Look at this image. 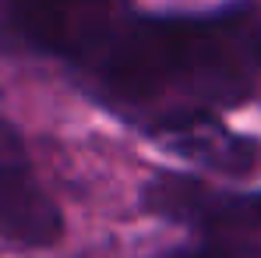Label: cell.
I'll return each mask as SVG.
<instances>
[{
  "label": "cell",
  "instance_id": "obj_1",
  "mask_svg": "<svg viewBox=\"0 0 261 258\" xmlns=\"http://www.w3.org/2000/svg\"><path fill=\"white\" fill-rule=\"evenodd\" d=\"M64 75L141 138L187 113H229L261 88V4L127 7Z\"/></svg>",
  "mask_w": 261,
  "mask_h": 258
},
{
  "label": "cell",
  "instance_id": "obj_2",
  "mask_svg": "<svg viewBox=\"0 0 261 258\" xmlns=\"http://www.w3.org/2000/svg\"><path fill=\"white\" fill-rule=\"evenodd\" d=\"M134 0H0V53L67 71Z\"/></svg>",
  "mask_w": 261,
  "mask_h": 258
},
{
  "label": "cell",
  "instance_id": "obj_3",
  "mask_svg": "<svg viewBox=\"0 0 261 258\" xmlns=\"http://www.w3.org/2000/svg\"><path fill=\"white\" fill-rule=\"evenodd\" d=\"M138 209L187 233H261V187L194 170H155L138 187Z\"/></svg>",
  "mask_w": 261,
  "mask_h": 258
},
{
  "label": "cell",
  "instance_id": "obj_4",
  "mask_svg": "<svg viewBox=\"0 0 261 258\" xmlns=\"http://www.w3.org/2000/svg\"><path fill=\"white\" fill-rule=\"evenodd\" d=\"M64 233V209L39 177L25 131L0 113V244L14 251H46L57 248Z\"/></svg>",
  "mask_w": 261,
  "mask_h": 258
},
{
  "label": "cell",
  "instance_id": "obj_5",
  "mask_svg": "<svg viewBox=\"0 0 261 258\" xmlns=\"http://www.w3.org/2000/svg\"><path fill=\"white\" fill-rule=\"evenodd\" d=\"M159 152L216 180H251L261 173V138L237 131L222 113H187L145 134Z\"/></svg>",
  "mask_w": 261,
  "mask_h": 258
},
{
  "label": "cell",
  "instance_id": "obj_6",
  "mask_svg": "<svg viewBox=\"0 0 261 258\" xmlns=\"http://www.w3.org/2000/svg\"><path fill=\"white\" fill-rule=\"evenodd\" d=\"M152 258H261V233H187L184 244Z\"/></svg>",
  "mask_w": 261,
  "mask_h": 258
}]
</instances>
